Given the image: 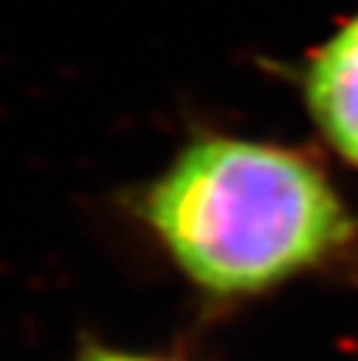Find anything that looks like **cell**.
<instances>
[{
	"mask_svg": "<svg viewBox=\"0 0 358 361\" xmlns=\"http://www.w3.org/2000/svg\"><path fill=\"white\" fill-rule=\"evenodd\" d=\"M144 214L203 288L262 290L350 240L352 223L327 178L279 147L206 138L149 189Z\"/></svg>",
	"mask_w": 358,
	"mask_h": 361,
	"instance_id": "cell-1",
	"label": "cell"
},
{
	"mask_svg": "<svg viewBox=\"0 0 358 361\" xmlns=\"http://www.w3.org/2000/svg\"><path fill=\"white\" fill-rule=\"evenodd\" d=\"M82 361H155V358L130 355V353H116V350H90L87 355H82Z\"/></svg>",
	"mask_w": 358,
	"mask_h": 361,
	"instance_id": "cell-3",
	"label": "cell"
},
{
	"mask_svg": "<svg viewBox=\"0 0 358 361\" xmlns=\"http://www.w3.org/2000/svg\"><path fill=\"white\" fill-rule=\"evenodd\" d=\"M307 104L330 144L358 164V17L316 54L307 71Z\"/></svg>",
	"mask_w": 358,
	"mask_h": 361,
	"instance_id": "cell-2",
	"label": "cell"
}]
</instances>
